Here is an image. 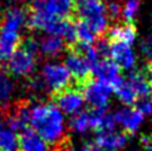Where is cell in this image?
Masks as SVG:
<instances>
[{
    "label": "cell",
    "mask_w": 152,
    "mask_h": 151,
    "mask_svg": "<svg viewBox=\"0 0 152 151\" xmlns=\"http://www.w3.org/2000/svg\"><path fill=\"white\" fill-rule=\"evenodd\" d=\"M30 125L45 142L57 146L66 140L63 113L52 103L30 106Z\"/></svg>",
    "instance_id": "obj_1"
},
{
    "label": "cell",
    "mask_w": 152,
    "mask_h": 151,
    "mask_svg": "<svg viewBox=\"0 0 152 151\" xmlns=\"http://www.w3.org/2000/svg\"><path fill=\"white\" fill-rule=\"evenodd\" d=\"M73 0H34L26 25L30 29L48 32L59 19H67L74 12Z\"/></svg>",
    "instance_id": "obj_2"
},
{
    "label": "cell",
    "mask_w": 152,
    "mask_h": 151,
    "mask_svg": "<svg viewBox=\"0 0 152 151\" xmlns=\"http://www.w3.org/2000/svg\"><path fill=\"white\" fill-rule=\"evenodd\" d=\"M113 88L110 84L98 79H88L82 84L84 101L92 110H106L110 103V97Z\"/></svg>",
    "instance_id": "obj_3"
},
{
    "label": "cell",
    "mask_w": 152,
    "mask_h": 151,
    "mask_svg": "<svg viewBox=\"0 0 152 151\" xmlns=\"http://www.w3.org/2000/svg\"><path fill=\"white\" fill-rule=\"evenodd\" d=\"M42 81L47 91H52L56 95L70 86L72 76L64 64L47 63L42 69Z\"/></svg>",
    "instance_id": "obj_4"
},
{
    "label": "cell",
    "mask_w": 152,
    "mask_h": 151,
    "mask_svg": "<svg viewBox=\"0 0 152 151\" xmlns=\"http://www.w3.org/2000/svg\"><path fill=\"white\" fill-rule=\"evenodd\" d=\"M54 106L67 115H77L80 112L84 103V97L80 89V86H74L61 91L56 95H53Z\"/></svg>",
    "instance_id": "obj_5"
},
{
    "label": "cell",
    "mask_w": 152,
    "mask_h": 151,
    "mask_svg": "<svg viewBox=\"0 0 152 151\" xmlns=\"http://www.w3.org/2000/svg\"><path fill=\"white\" fill-rule=\"evenodd\" d=\"M37 67L35 56L30 54L29 52L19 48L17 52L9 58L7 62V68L10 74L15 77H29L34 73Z\"/></svg>",
    "instance_id": "obj_6"
},
{
    "label": "cell",
    "mask_w": 152,
    "mask_h": 151,
    "mask_svg": "<svg viewBox=\"0 0 152 151\" xmlns=\"http://www.w3.org/2000/svg\"><path fill=\"white\" fill-rule=\"evenodd\" d=\"M66 68L68 69V72L70 76H73L75 81L80 84H83L86 81H88V77L92 72L94 64L92 63L86 56H83L80 52L75 51L72 48L67 57H66Z\"/></svg>",
    "instance_id": "obj_7"
},
{
    "label": "cell",
    "mask_w": 152,
    "mask_h": 151,
    "mask_svg": "<svg viewBox=\"0 0 152 151\" xmlns=\"http://www.w3.org/2000/svg\"><path fill=\"white\" fill-rule=\"evenodd\" d=\"M92 73L98 81L110 84L112 88H115L122 81L121 69L112 59H99L97 63H94Z\"/></svg>",
    "instance_id": "obj_8"
},
{
    "label": "cell",
    "mask_w": 152,
    "mask_h": 151,
    "mask_svg": "<svg viewBox=\"0 0 152 151\" xmlns=\"http://www.w3.org/2000/svg\"><path fill=\"white\" fill-rule=\"evenodd\" d=\"M126 81L134 91L138 98H150L152 97V79L147 72V69H134L128 74Z\"/></svg>",
    "instance_id": "obj_9"
},
{
    "label": "cell",
    "mask_w": 152,
    "mask_h": 151,
    "mask_svg": "<svg viewBox=\"0 0 152 151\" xmlns=\"http://www.w3.org/2000/svg\"><path fill=\"white\" fill-rule=\"evenodd\" d=\"M20 43L21 38L18 30L0 26V64L9 61V58L17 52Z\"/></svg>",
    "instance_id": "obj_10"
},
{
    "label": "cell",
    "mask_w": 152,
    "mask_h": 151,
    "mask_svg": "<svg viewBox=\"0 0 152 151\" xmlns=\"http://www.w3.org/2000/svg\"><path fill=\"white\" fill-rule=\"evenodd\" d=\"M116 123H119L124 130V133H134L138 131L140 126L143 122V115L137 108L123 107L119 108L115 115Z\"/></svg>",
    "instance_id": "obj_11"
},
{
    "label": "cell",
    "mask_w": 152,
    "mask_h": 151,
    "mask_svg": "<svg viewBox=\"0 0 152 151\" xmlns=\"http://www.w3.org/2000/svg\"><path fill=\"white\" fill-rule=\"evenodd\" d=\"M128 142V136L124 132L101 131L96 136V145L102 151H118L122 150Z\"/></svg>",
    "instance_id": "obj_12"
},
{
    "label": "cell",
    "mask_w": 152,
    "mask_h": 151,
    "mask_svg": "<svg viewBox=\"0 0 152 151\" xmlns=\"http://www.w3.org/2000/svg\"><path fill=\"white\" fill-rule=\"evenodd\" d=\"M110 56L112 61L115 62L119 69H133L136 64V54L131 45L124 44V43H111Z\"/></svg>",
    "instance_id": "obj_13"
},
{
    "label": "cell",
    "mask_w": 152,
    "mask_h": 151,
    "mask_svg": "<svg viewBox=\"0 0 152 151\" xmlns=\"http://www.w3.org/2000/svg\"><path fill=\"white\" fill-rule=\"evenodd\" d=\"M79 20H89L101 15H107L104 0H78L74 5Z\"/></svg>",
    "instance_id": "obj_14"
},
{
    "label": "cell",
    "mask_w": 152,
    "mask_h": 151,
    "mask_svg": "<svg viewBox=\"0 0 152 151\" xmlns=\"http://www.w3.org/2000/svg\"><path fill=\"white\" fill-rule=\"evenodd\" d=\"M107 34L111 43H124V44L131 45L137 38V29L131 23L117 24L108 29Z\"/></svg>",
    "instance_id": "obj_15"
},
{
    "label": "cell",
    "mask_w": 152,
    "mask_h": 151,
    "mask_svg": "<svg viewBox=\"0 0 152 151\" xmlns=\"http://www.w3.org/2000/svg\"><path fill=\"white\" fill-rule=\"evenodd\" d=\"M29 12H26L24 8H10L3 14L0 26L13 30H20L28 23Z\"/></svg>",
    "instance_id": "obj_16"
},
{
    "label": "cell",
    "mask_w": 152,
    "mask_h": 151,
    "mask_svg": "<svg viewBox=\"0 0 152 151\" xmlns=\"http://www.w3.org/2000/svg\"><path fill=\"white\" fill-rule=\"evenodd\" d=\"M19 151H47V142L34 130L26 128L18 136Z\"/></svg>",
    "instance_id": "obj_17"
},
{
    "label": "cell",
    "mask_w": 152,
    "mask_h": 151,
    "mask_svg": "<svg viewBox=\"0 0 152 151\" xmlns=\"http://www.w3.org/2000/svg\"><path fill=\"white\" fill-rule=\"evenodd\" d=\"M66 43L59 37L47 34L39 42V52L47 58H57L66 51Z\"/></svg>",
    "instance_id": "obj_18"
},
{
    "label": "cell",
    "mask_w": 152,
    "mask_h": 151,
    "mask_svg": "<svg viewBox=\"0 0 152 151\" xmlns=\"http://www.w3.org/2000/svg\"><path fill=\"white\" fill-rule=\"evenodd\" d=\"M113 89H115L117 98L121 101L123 105H126L127 107L132 106L133 103L137 102V96H136L134 91L132 89V87L129 86V83L124 78H122V81Z\"/></svg>",
    "instance_id": "obj_19"
},
{
    "label": "cell",
    "mask_w": 152,
    "mask_h": 151,
    "mask_svg": "<svg viewBox=\"0 0 152 151\" xmlns=\"http://www.w3.org/2000/svg\"><path fill=\"white\" fill-rule=\"evenodd\" d=\"M0 151H19L17 133L7 126L0 130Z\"/></svg>",
    "instance_id": "obj_20"
},
{
    "label": "cell",
    "mask_w": 152,
    "mask_h": 151,
    "mask_svg": "<svg viewBox=\"0 0 152 151\" xmlns=\"http://www.w3.org/2000/svg\"><path fill=\"white\" fill-rule=\"evenodd\" d=\"M75 39H77L75 43H78V44L92 45L96 42V34L92 32L86 21L79 20L75 24Z\"/></svg>",
    "instance_id": "obj_21"
},
{
    "label": "cell",
    "mask_w": 152,
    "mask_h": 151,
    "mask_svg": "<svg viewBox=\"0 0 152 151\" xmlns=\"http://www.w3.org/2000/svg\"><path fill=\"white\" fill-rule=\"evenodd\" d=\"M14 93V84L10 81L9 76L0 71V106L5 107L9 105V101Z\"/></svg>",
    "instance_id": "obj_22"
},
{
    "label": "cell",
    "mask_w": 152,
    "mask_h": 151,
    "mask_svg": "<svg viewBox=\"0 0 152 151\" xmlns=\"http://www.w3.org/2000/svg\"><path fill=\"white\" fill-rule=\"evenodd\" d=\"M69 127L75 133H86L91 128L89 112H79L74 115L69 122Z\"/></svg>",
    "instance_id": "obj_23"
},
{
    "label": "cell",
    "mask_w": 152,
    "mask_h": 151,
    "mask_svg": "<svg viewBox=\"0 0 152 151\" xmlns=\"http://www.w3.org/2000/svg\"><path fill=\"white\" fill-rule=\"evenodd\" d=\"M141 8V0H124L122 5V17L127 23H131L136 19Z\"/></svg>",
    "instance_id": "obj_24"
},
{
    "label": "cell",
    "mask_w": 152,
    "mask_h": 151,
    "mask_svg": "<svg viewBox=\"0 0 152 151\" xmlns=\"http://www.w3.org/2000/svg\"><path fill=\"white\" fill-rule=\"evenodd\" d=\"M106 13L108 18L117 20L119 17H122V4L117 0H111L106 3Z\"/></svg>",
    "instance_id": "obj_25"
},
{
    "label": "cell",
    "mask_w": 152,
    "mask_h": 151,
    "mask_svg": "<svg viewBox=\"0 0 152 151\" xmlns=\"http://www.w3.org/2000/svg\"><path fill=\"white\" fill-rule=\"evenodd\" d=\"M140 52L146 61L152 63V35L145 37L140 43Z\"/></svg>",
    "instance_id": "obj_26"
},
{
    "label": "cell",
    "mask_w": 152,
    "mask_h": 151,
    "mask_svg": "<svg viewBox=\"0 0 152 151\" xmlns=\"http://www.w3.org/2000/svg\"><path fill=\"white\" fill-rule=\"evenodd\" d=\"M137 105V108L143 116H147V115H152V97L150 98H142V100H138L136 102Z\"/></svg>",
    "instance_id": "obj_27"
},
{
    "label": "cell",
    "mask_w": 152,
    "mask_h": 151,
    "mask_svg": "<svg viewBox=\"0 0 152 151\" xmlns=\"http://www.w3.org/2000/svg\"><path fill=\"white\" fill-rule=\"evenodd\" d=\"M141 146L145 151H152V135H145L141 137Z\"/></svg>",
    "instance_id": "obj_28"
},
{
    "label": "cell",
    "mask_w": 152,
    "mask_h": 151,
    "mask_svg": "<svg viewBox=\"0 0 152 151\" xmlns=\"http://www.w3.org/2000/svg\"><path fill=\"white\" fill-rule=\"evenodd\" d=\"M56 149H57L56 151H79V150H77V149H74V147L70 146V145L67 142V140H64L63 142L57 145Z\"/></svg>",
    "instance_id": "obj_29"
},
{
    "label": "cell",
    "mask_w": 152,
    "mask_h": 151,
    "mask_svg": "<svg viewBox=\"0 0 152 151\" xmlns=\"http://www.w3.org/2000/svg\"><path fill=\"white\" fill-rule=\"evenodd\" d=\"M82 151H102V150L97 146L96 144H86L82 149Z\"/></svg>",
    "instance_id": "obj_30"
},
{
    "label": "cell",
    "mask_w": 152,
    "mask_h": 151,
    "mask_svg": "<svg viewBox=\"0 0 152 151\" xmlns=\"http://www.w3.org/2000/svg\"><path fill=\"white\" fill-rule=\"evenodd\" d=\"M146 69H147V72H148V74H150L151 79H152V63H148V66L146 67Z\"/></svg>",
    "instance_id": "obj_31"
},
{
    "label": "cell",
    "mask_w": 152,
    "mask_h": 151,
    "mask_svg": "<svg viewBox=\"0 0 152 151\" xmlns=\"http://www.w3.org/2000/svg\"><path fill=\"white\" fill-rule=\"evenodd\" d=\"M4 127H5V120H4V117L0 115V130L4 128Z\"/></svg>",
    "instance_id": "obj_32"
},
{
    "label": "cell",
    "mask_w": 152,
    "mask_h": 151,
    "mask_svg": "<svg viewBox=\"0 0 152 151\" xmlns=\"http://www.w3.org/2000/svg\"><path fill=\"white\" fill-rule=\"evenodd\" d=\"M10 1H14V3H25V1H29V0H10Z\"/></svg>",
    "instance_id": "obj_33"
},
{
    "label": "cell",
    "mask_w": 152,
    "mask_h": 151,
    "mask_svg": "<svg viewBox=\"0 0 152 151\" xmlns=\"http://www.w3.org/2000/svg\"><path fill=\"white\" fill-rule=\"evenodd\" d=\"M151 20H152V19H151Z\"/></svg>",
    "instance_id": "obj_34"
}]
</instances>
